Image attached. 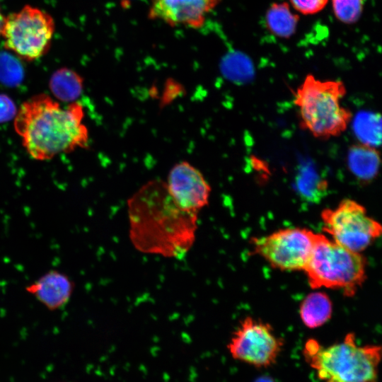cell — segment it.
Returning <instances> with one entry per match:
<instances>
[{"label": "cell", "mask_w": 382, "mask_h": 382, "mask_svg": "<svg viewBox=\"0 0 382 382\" xmlns=\"http://www.w3.org/2000/svg\"><path fill=\"white\" fill-rule=\"evenodd\" d=\"M127 203L130 237L138 250L178 257L192 246L197 215L187 213L175 204L165 182H148Z\"/></svg>", "instance_id": "6da1fadb"}, {"label": "cell", "mask_w": 382, "mask_h": 382, "mask_svg": "<svg viewBox=\"0 0 382 382\" xmlns=\"http://www.w3.org/2000/svg\"><path fill=\"white\" fill-rule=\"evenodd\" d=\"M84 108L79 102L62 107L40 93L25 101L14 117V128L27 153L37 161L88 146V129Z\"/></svg>", "instance_id": "7a4b0ae2"}, {"label": "cell", "mask_w": 382, "mask_h": 382, "mask_svg": "<svg viewBox=\"0 0 382 382\" xmlns=\"http://www.w3.org/2000/svg\"><path fill=\"white\" fill-rule=\"evenodd\" d=\"M303 355L321 382H378L381 347L359 345L354 333L326 347L309 339Z\"/></svg>", "instance_id": "3957f363"}, {"label": "cell", "mask_w": 382, "mask_h": 382, "mask_svg": "<svg viewBox=\"0 0 382 382\" xmlns=\"http://www.w3.org/2000/svg\"><path fill=\"white\" fill-rule=\"evenodd\" d=\"M346 93L341 81H321L307 74L294 94L301 129L321 140L341 135L353 118L341 103Z\"/></svg>", "instance_id": "277c9868"}, {"label": "cell", "mask_w": 382, "mask_h": 382, "mask_svg": "<svg viewBox=\"0 0 382 382\" xmlns=\"http://www.w3.org/2000/svg\"><path fill=\"white\" fill-rule=\"evenodd\" d=\"M303 271L311 288L340 289L351 296L365 281L366 260L360 253L349 250L318 233Z\"/></svg>", "instance_id": "5b68a950"}, {"label": "cell", "mask_w": 382, "mask_h": 382, "mask_svg": "<svg viewBox=\"0 0 382 382\" xmlns=\"http://www.w3.org/2000/svg\"><path fill=\"white\" fill-rule=\"evenodd\" d=\"M54 30L55 23L49 13L25 5L5 17L1 37L6 50L31 62L47 53Z\"/></svg>", "instance_id": "8992f818"}, {"label": "cell", "mask_w": 382, "mask_h": 382, "mask_svg": "<svg viewBox=\"0 0 382 382\" xmlns=\"http://www.w3.org/2000/svg\"><path fill=\"white\" fill-rule=\"evenodd\" d=\"M320 217L323 229L332 240L356 253L365 250L381 234V225L352 199L341 200L335 208L324 209Z\"/></svg>", "instance_id": "52a82bcc"}, {"label": "cell", "mask_w": 382, "mask_h": 382, "mask_svg": "<svg viewBox=\"0 0 382 382\" xmlns=\"http://www.w3.org/2000/svg\"><path fill=\"white\" fill-rule=\"evenodd\" d=\"M318 233L304 228H286L266 236L253 237L254 253L272 267L282 271L303 270Z\"/></svg>", "instance_id": "ba28073f"}, {"label": "cell", "mask_w": 382, "mask_h": 382, "mask_svg": "<svg viewBox=\"0 0 382 382\" xmlns=\"http://www.w3.org/2000/svg\"><path fill=\"white\" fill-rule=\"evenodd\" d=\"M283 347V339L269 323L252 317L241 322L227 345L233 359L258 369L276 364Z\"/></svg>", "instance_id": "9c48e42d"}, {"label": "cell", "mask_w": 382, "mask_h": 382, "mask_svg": "<svg viewBox=\"0 0 382 382\" xmlns=\"http://www.w3.org/2000/svg\"><path fill=\"white\" fill-rule=\"evenodd\" d=\"M165 183L173 201L187 213L198 215L209 204L212 187L201 171L187 161L175 164Z\"/></svg>", "instance_id": "30bf717a"}, {"label": "cell", "mask_w": 382, "mask_h": 382, "mask_svg": "<svg viewBox=\"0 0 382 382\" xmlns=\"http://www.w3.org/2000/svg\"><path fill=\"white\" fill-rule=\"evenodd\" d=\"M221 0H152L148 13L151 20L161 21L171 27L200 28L207 16Z\"/></svg>", "instance_id": "8fae6325"}, {"label": "cell", "mask_w": 382, "mask_h": 382, "mask_svg": "<svg viewBox=\"0 0 382 382\" xmlns=\"http://www.w3.org/2000/svg\"><path fill=\"white\" fill-rule=\"evenodd\" d=\"M74 288V282L68 275L52 270L30 283L25 289L50 311H58L69 303Z\"/></svg>", "instance_id": "7c38bea8"}, {"label": "cell", "mask_w": 382, "mask_h": 382, "mask_svg": "<svg viewBox=\"0 0 382 382\" xmlns=\"http://www.w3.org/2000/svg\"><path fill=\"white\" fill-rule=\"evenodd\" d=\"M347 166L352 174L364 183L372 181L378 175L381 163L376 147L359 143L349 147Z\"/></svg>", "instance_id": "4fadbf2b"}, {"label": "cell", "mask_w": 382, "mask_h": 382, "mask_svg": "<svg viewBox=\"0 0 382 382\" xmlns=\"http://www.w3.org/2000/svg\"><path fill=\"white\" fill-rule=\"evenodd\" d=\"M332 305L329 296L321 291L308 294L300 306V317L308 328H317L331 318Z\"/></svg>", "instance_id": "5bb4252c"}, {"label": "cell", "mask_w": 382, "mask_h": 382, "mask_svg": "<svg viewBox=\"0 0 382 382\" xmlns=\"http://www.w3.org/2000/svg\"><path fill=\"white\" fill-rule=\"evenodd\" d=\"M49 86L52 94L58 100L74 102L82 93L83 79L73 69L63 67L53 73Z\"/></svg>", "instance_id": "9a60e30c"}, {"label": "cell", "mask_w": 382, "mask_h": 382, "mask_svg": "<svg viewBox=\"0 0 382 382\" xmlns=\"http://www.w3.org/2000/svg\"><path fill=\"white\" fill-rule=\"evenodd\" d=\"M265 21L272 33L288 38L296 31L299 16L291 12L287 3H274L267 10Z\"/></svg>", "instance_id": "2e32d148"}, {"label": "cell", "mask_w": 382, "mask_h": 382, "mask_svg": "<svg viewBox=\"0 0 382 382\" xmlns=\"http://www.w3.org/2000/svg\"><path fill=\"white\" fill-rule=\"evenodd\" d=\"M354 132L359 143L376 148L381 144V126L379 114L364 112L354 120Z\"/></svg>", "instance_id": "e0dca14e"}, {"label": "cell", "mask_w": 382, "mask_h": 382, "mask_svg": "<svg viewBox=\"0 0 382 382\" xmlns=\"http://www.w3.org/2000/svg\"><path fill=\"white\" fill-rule=\"evenodd\" d=\"M296 181L299 194L305 200L319 202L326 195L328 183L311 170L303 171Z\"/></svg>", "instance_id": "ac0fdd59"}, {"label": "cell", "mask_w": 382, "mask_h": 382, "mask_svg": "<svg viewBox=\"0 0 382 382\" xmlns=\"http://www.w3.org/2000/svg\"><path fill=\"white\" fill-rule=\"evenodd\" d=\"M332 5L336 18L349 24L359 18L363 9V0H332Z\"/></svg>", "instance_id": "d6986e66"}, {"label": "cell", "mask_w": 382, "mask_h": 382, "mask_svg": "<svg viewBox=\"0 0 382 382\" xmlns=\"http://www.w3.org/2000/svg\"><path fill=\"white\" fill-rule=\"evenodd\" d=\"M23 75L21 66L18 61L6 52L0 53V80L13 83L18 81Z\"/></svg>", "instance_id": "ffe728a7"}, {"label": "cell", "mask_w": 382, "mask_h": 382, "mask_svg": "<svg viewBox=\"0 0 382 382\" xmlns=\"http://www.w3.org/2000/svg\"><path fill=\"white\" fill-rule=\"evenodd\" d=\"M289 1L295 10L302 14L308 15L322 11L328 0H289Z\"/></svg>", "instance_id": "44dd1931"}, {"label": "cell", "mask_w": 382, "mask_h": 382, "mask_svg": "<svg viewBox=\"0 0 382 382\" xmlns=\"http://www.w3.org/2000/svg\"><path fill=\"white\" fill-rule=\"evenodd\" d=\"M16 110L13 102L5 95H0V122L15 117Z\"/></svg>", "instance_id": "7402d4cb"}, {"label": "cell", "mask_w": 382, "mask_h": 382, "mask_svg": "<svg viewBox=\"0 0 382 382\" xmlns=\"http://www.w3.org/2000/svg\"><path fill=\"white\" fill-rule=\"evenodd\" d=\"M253 382H276L274 378L269 376H261L257 377Z\"/></svg>", "instance_id": "603a6c76"}, {"label": "cell", "mask_w": 382, "mask_h": 382, "mask_svg": "<svg viewBox=\"0 0 382 382\" xmlns=\"http://www.w3.org/2000/svg\"><path fill=\"white\" fill-rule=\"evenodd\" d=\"M5 16L2 13L0 8V37L1 36L2 29L4 23Z\"/></svg>", "instance_id": "cb8c5ba5"}]
</instances>
